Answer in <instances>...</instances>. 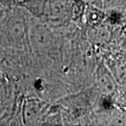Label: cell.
<instances>
[{"instance_id":"2","label":"cell","mask_w":126,"mask_h":126,"mask_svg":"<svg viewBox=\"0 0 126 126\" xmlns=\"http://www.w3.org/2000/svg\"><path fill=\"white\" fill-rule=\"evenodd\" d=\"M28 44L33 51L44 53L53 49L56 46V37L52 32L42 24H34L28 31Z\"/></svg>"},{"instance_id":"6","label":"cell","mask_w":126,"mask_h":126,"mask_svg":"<svg viewBox=\"0 0 126 126\" xmlns=\"http://www.w3.org/2000/svg\"><path fill=\"white\" fill-rule=\"evenodd\" d=\"M84 16L85 17L86 23L89 26H99L104 19V13L94 5H90L85 10Z\"/></svg>"},{"instance_id":"1","label":"cell","mask_w":126,"mask_h":126,"mask_svg":"<svg viewBox=\"0 0 126 126\" xmlns=\"http://www.w3.org/2000/svg\"><path fill=\"white\" fill-rule=\"evenodd\" d=\"M28 23L21 12L13 11L0 21V43L5 47L22 49L28 44Z\"/></svg>"},{"instance_id":"3","label":"cell","mask_w":126,"mask_h":126,"mask_svg":"<svg viewBox=\"0 0 126 126\" xmlns=\"http://www.w3.org/2000/svg\"><path fill=\"white\" fill-rule=\"evenodd\" d=\"M95 84L98 91L106 97H111L117 89L112 73L104 64H101L96 71Z\"/></svg>"},{"instance_id":"5","label":"cell","mask_w":126,"mask_h":126,"mask_svg":"<svg viewBox=\"0 0 126 126\" xmlns=\"http://www.w3.org/2000/svg\"><path fill=\"white\" fill-rule=\"evenodd\" d=\"M70 0H49L47 4V11L50 19L53 21L62 20L67 16L70 11Z\"/></svg>"},{"instance_id":"8","label":"cell","mask_w":126,"mask_h":126,"mask_svg":"<svg viewBox=\"0 0 126 126\" xmlns=\"http://www.w3.org/2000/svg\"><path fill=\"white\" fill-rule=\"evenodd\" d=\"M4 2H5V0H0V4L4 3Z\"/></svg>"},{"instance_id":"4","label":"cell","mask_w":126,"mask_h":126,"mask_svg":"<svg viewBox=\"0 0 126 126\" xmlns=\"http://www.w3.org/2000/svg\"><path fill=\"white\" fill-rule=\"evenodd\" d=\"M46 109L44 102L37 99H30L24 103L23 118L25 124L37 125L44 116V110Z\"/></svg>"},{"instance_id":"7","label":"cell","mask_w":126,"mask_h":126,"mask_svg":"<svg viewBox=\"0 0 126 126\" xmlns=\"http://www.w3.org/2000/svg\"><path fill=\"white\" fill-rule=\"evenodd\" d=\"M4 13H5V11L2 8V7H0V21H1V20L2 19V17H3Z\"/></svg>"}]
</instances>
